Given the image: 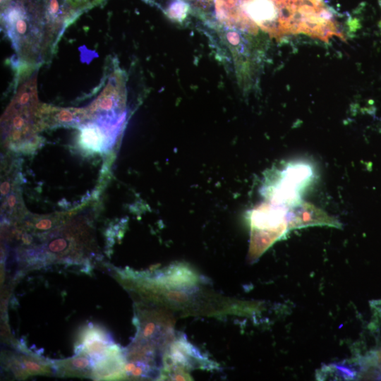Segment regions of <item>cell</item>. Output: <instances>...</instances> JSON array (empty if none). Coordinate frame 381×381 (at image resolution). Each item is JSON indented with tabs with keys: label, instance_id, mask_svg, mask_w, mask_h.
<instances>
[{
	"label": "cell",
	"instance_id": "7",
	"mask_svg": "<svg viewBox=\"0 0 381 381\" xmlns=\"http://www.w3.org/2000/svg\"><path fill=\"white\" fill-rule=\"evenodd\" d=\"M119 124H109L97 121L82 124L80 127V142L89 150L98 151L111 142Z\"/></svg>",
	"mask_w": 381,
	"mask_h": 381
},
{
	"label": "cell",
	"instance_id": "14",
	"mask_svg": "<svg viewBox=\"0 0 381 381\" xmlns=\"http://www.w3.org/2000/svg\"><path fill=\"white\" fill-rule=\"evenodd\" d=\"M103 1L104 0H66L71 8L79 14L85 10L98 5Z\"/></svg>",
	"mask_w": 381,
	"mask_h": 381
},
{
	"label": "cell",
	"instance_id": "16",
	"mask_svg": "<svg viewBox=\"0 0 381 381\" xmlns=\"http://www.w3.org/2000/svg\"><path fill=\"white\" fill-rule=\"evenodd\" d=\"M374 365L381 371V351H377L374 358Z\"/></svg>",
	"mask_w": 381,
	"mask_h": 381
},
{
	"label": "cell",
	"instance_id": "6",
	"mask_svg": "<svg viewBox=\"0 0 381 381\" xmlns=\"http://www.w3.org/2000/svg\"><path fill=\"white\" fill-rule=\"evenodd\" d=\"M289 229H296L313 226H327L341 228V223L322 210L311 203L299 201L288 209Z\"/></svg>",
	"mask_w": 381,
	"mask_h": 381
},
{
	"label": "cell",
	"instance_id": "4",
	"mask_svg": "<svg viewBox=\"0 0 381 381\" xmlns=\"http://www.w3.org/2000/svg\"><path fill=\"white\" fill-rule=\"evenodd\" d=\"M1 20L7 35L18 53L23 54L30 44V36L37 35L23 5L11 2L1 12Z\"/></svg>",
	"mask_w": 381,
	"mask_h": 381
},
{
	"label": "cell",
	"instance_id": "13",
	"mask_svg": "<svg viewBox=\"0 0 381 381\" xmlns=\"http://www.w3.org/2000/svg\"><path fill=\"white\" fill-rule=\"evenodd\" d=\"M188 5L182 1H173L167 9L168 15L174 18H183L188 11Z\"/></svg>",
	"mask_w": 381,
	"mask_h": 381
},
{
	"label": "cell",
	"instance_id": "11",
	"mask_svg": "<svg viewBox=\"0 0 381 381\" xmlns=\"http://www.w3.org/2000/svg\"><path fill=\"white\" fill-rule=\"evenodd\" d=\"M89 356H76L61 363L64 373H89L93 367V361L87 358Z\"/></svg>",
	"mask_w": 381,
	"mask_h": 381
},
{
	"label": "cell",
	"instance_id": "5",
	"mask_svg": "<svg viewBox=\"0 0 381 381\" xmlns=\"http://www.w3.org/2000/svg\"><path fill=\"white\" fill-rule=\"evenodd\" d=\"M122 83L117 73L109 77L108 82L98 97L87 109L88 116L95 120L107 123H120L117 119V111L122 103Z\"/></svg>",
	"mask_w": 381,
	"mask_h": 381
},
{
	"label": "cell",
	"instance_id": "3",
	"mask_svg": "<svg viewBox=\"0 0 381 381\" xmlns=\"http://www.w3.org/2000/svg\"><path fill=\"white\" fill-rule=\"evenodd\" d=\"M313 176L311 167L304 163L289 165L281 173L279 180L270 190L271 202L289 208L298 203L300 191L308 184Z\"/></svg>",
	"mask_w": 381,
	"mask_h": 381
},
{
	"label": "cell",
	"instance_id": "15",
	"mask_svg": "<svg viewBox=\"0 0 381 381\" xmlns=\"http://www.w3.org/2000/svg\"><path fill=\"white\" fill-rule=\"evenodd\" d=\"M66 246V243L63 239H58L49 244V249L53 252H59L64 250Z\"/></svg>",
	"mask_w": 381,
	"mask_h": 381
},
{
	"label": "cell",
	"instance_id": "10",
	"mask_svg": "<svg viewBox=\"0 0 381 381\" xmlns=\"http://www.w3.org/2000/svg\"><path fill=\"white\" fill-rule=\"evenodd\" d=\"M79 15L73 10L66 0H47L45 7V17L53 29L59 26L64 28Z\"/></svg>",
	"mask_w": 381,
	"mask_h": 381
},
{
	"label": "cell",
	"instance_id": "9",
	"mask_svg": "<svg viewBox=\"0 0 381 381\" xmlns=\"http://www.w3.org/2000/svg\"><path fill=\"white\" fill-rule=\"evenodd\" d=\"M277 6L274 0H248L243 8L248 16L258 24L274 20L281 12V4Z\"/></svg>",
	"mask_w": 381,
	"mask_h": 381
},
{
	"label": "cell",
	"instance_id": "12",
	"mask_svg": "<svg viewBox=\"0 0 381 381\" xmlns=\"http://www.w3.org/2000/svg\"><path fill=\"white\" fill-rule=\"evenodd\" d=\"M21 361L23 367V370H25V373H28V374H42L49 371L47 370V367L42 365L39 361L32 359L31 358L23 357Z\"/></svg>",
	"mask_w": 381,
	"mask_h": 381
},
{
	"label": "cell",
	"instance_id": "8",
	"mask_svg": "<svg viewBox=\"0 0 381 381\" xmlns=\"http://www.w3.org/2000/svg\"><path fill=\"white\" fill-rule=\"evenodd\" d=\"M37 116L40 118L39 124L43 126L66 125L78 123L88 116L87 111L75 108H56L50 106L42 107Z\"/></svg>",
	"mask_w": 381,
	"mask_h": 381
},
{
	"label": "cell",
	"instance_id": "2",
	"mask_svg": "<svg viewBox=\"0 0 381 381\" xmlns=\"http://www.w3.org/2000/svg\"><path fill=\"white\" fill-rule=\"evenodd\" d=\"M161 377L171 380H191L189 372L196 369H214L217 365L191 344L184 335L173 339L162 359Z\"/></svg>",
	"mask_w": 381,
	"mask_h": 381
},
{
	"label": "cell",
	"instance_id": "17",
	"mask_svg": "<svg viewBox=\"0 0 381 381\" xmlns=\"http://www.w3.org/2000/svg\"><path fill=\"white\" fill-rule=\"evenodd\" d=\"M11 0H1V9H4L9 4Z\"/></svg>",
	"mask_w": 381,
	"mask_h": 381
},
{
	"label": "cell",
	"instance_id": "1",
	"mask_svg": "<svg viewBox=\"0 0 381 381\" xmlns=\"http://www.w3.org/2000/svg\"><path fill=\"white\" fill-rule=\"evenodd\" d=\"M288 208L273 203L262 204L250 214V243L249 258L258 259L273 243L289 230Z\"/></svg>",
	"mask_w": 381,
	"mask_h": 381
}]
</instances>
